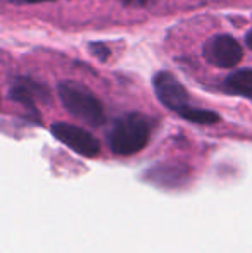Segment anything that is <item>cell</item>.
<instances>
[{
	"label": "cell",
	"mask_w": 252,
	"mask_h": 253,
	"mask_svg": "<svg viewBox=\"0 0 252 253\" xmlns=\"http://www.w3.org/2000/svg\"><path fill=\"white\" fill-rule=\"evenodd\" d=\"M151 123L142 114H126L119 117L109 134V145L116 155H133L147 145Z\"/></svg>",
	"instance_id": "6da1fadb"
},
{
	"label": "cell",
	"mask_w": 252,
	"mask_h": 253,
	"mask_svg": "<svg viewBox=\"0 0 252 253\" xmlns=\"http://www.w3.org/2000/svg\"><path fill=\"white\" fill-rule=\"evenodd\" d=\"M62 105L69 114L90 126H101L105 121V112L101 100L87 86L74 81H62L57 86Z\"/></svg>",
	"instance_id": "7a4b0ae2"
},
{
	"label": "cell",
	"mask_w": 252,
	"mask_h": 253,
	"mask_svg": "<svg viewBox=\"0 0 252 253\" xmlns=\"http://www.w3.org/2000/svg\"><path fill=\"white\" fill-rule=\"evenodd\" d=\"M50 131L61 143L83 157L92 159V157H97L101 152V145L95 140L94 134H90L80 126H74L69 123H55L52 124Z\"/></svg>",
	"instance_id": "3957f363"
},
{
	"label": "cell",
	"mask_w": 252,
	"mask_h": 253,
	"mask_svg": "<svg viewBox=\"0 0 252 253\" xmlns=\"http://www.w3.org/2000/svg\"><path fill=\"white\" fill-rule=\"evenodd\" d=\"M204 57L212 66L232 69L242 59V47L230 35H216L204 45Z\"/></svg>",
	"instance_id": "277c9868"
},
{
	"label": "cell",
	"mask_w": 252,
	"mask_h": 253,
	"mask_svg": "<svg viewBox=\"0 0 252 253\" xmlns=\"http://www.w3.org/2000/svg\"><path fill=\"white\" fill-rule=\"evenodd\" d=\"M154 90L162 105L175 110L176 114H180L190 105L185 86L168 71H161L154 76Z\"/></svg>",
	"instance_id": "5b68a950"
},
{
	"label": "cell",
	"mask_w": 252,
	"mask_h": 253,
	"mask_svg": "<svg viewBox=\"0 0 252 253\" xmlns=\"http://www.w3.org/2000/svg\"><path fill=\"white\" fill-rule=\"evenodd\" d=\"M9 97L14 102L23 103L24 107L35 110V102H49L50 93L45 84L38 83L31 78H16L14 83L10 84Z\"/></svg>",
	"instance_id": "8992f818"
},
{
	"label": "cell",
	"mask_w": 252,
	"mask_h": 253,
	"mask_svg": "<svg viewBox=\"0 0 252 253\" xmlns=\"http://www.w3.org/2000/svg\"><path fill=\"white\" fill-rule=\"evenodd\" d=\"M225 90L228 93L252 98V69H239L228 74L225 80Z\"/></svg>",
	"instance_id": "52a82bcc"
},
{
	"label": "cell",
	"mask_w": 252,
	"mask_h": 253,
	"mask_svg": "<svg viewBox=\"0 0 252 253\" xmlns=\"http://www.w3.org/2000/svg\"><path fill=\"white\" fill-rule=\"evenodd\" d=\"M180 116L183 119L190 121V123H197V124H214L219 121V116L212 110H205V109H195V107L189 105L185 110L180 112Z\"/></svg>",
	"instance_id": "ba28073f"
},
{
	"label": "cell",
	"mask_w": 252,
	"mask_h": 253,
	"mask_svg": "<svg viewBox=\"0 0 252 253\" xmlns=\"http://www.w3.org/2000/svg\"><path fill=\"white\" fill-rule=\"evenodd\" d=\"M88 50H90V53L95 57V59L101 60V62H105V60L111 57V48H109L105 43H102V42H90Z\"/></svg>",
	"instance_id": "9c48e42d"
},
{
	"label": "cell",
	"mask_w": 252,
	"mask_h": 253,
	"mask_svg": "<svg viewBox=\"0 0 252 253\" xmlns=\"http://www.w3.org/2000/svg\"><path fill=\"white\" fill-rule=\"evenodd\" d=\"M246 43H247V47H249L251 50H252V30L246 35Z\"/></svg>",
	"instance_id": "30bf717a"
},
{
	"label": "cell",
	"mask_w": 252,
	"mask_h": 253,
	"mask_svg": "<svg viewBox=\"0 0 252 253\" xmlns=\"http://www.w3.org/2000/svg\"><path fill=\"white\" fill-rule=\"evenodd\" d=\"M19 2H24V3H40V2H52V0H19Z\"/></svg>",
	"instance_id": "8fae6325"
},
{
	"label": "cell",
	"mask_w": 252,
	"mask_h": 253,
	"mask_svg": "<svg viewBox=\"0 0 252 253\" xmlns=\"http://www.w3.org/2000/svg\"><path fill=\"white\" fill-rule=\"evenodd\" d=\"M125 2L126 3H131V2H133V3H145L147 0H125Z\"/></svg>",
	"instance_id": "7c38bea8"
}]
</instances>
